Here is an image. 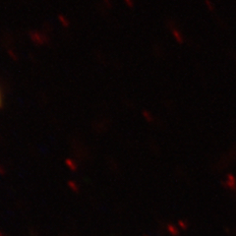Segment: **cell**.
Wrapping results in <instances>:
<instances>
[{
    "label": "cell",
    "mask_w": 236,
    "mask_h": 236,
    "mask_svg": "<svg viewBox=\"0 0 236 236\" xmlns=\"http://www.w3.org/2000/svg\"><path fill=\"white\" fill-rule=\"evenodd\" d=\"M0 103H1V97H0Z\"/></svg>",
    "instance_id": "6da1fadb"
}]
</instances>
